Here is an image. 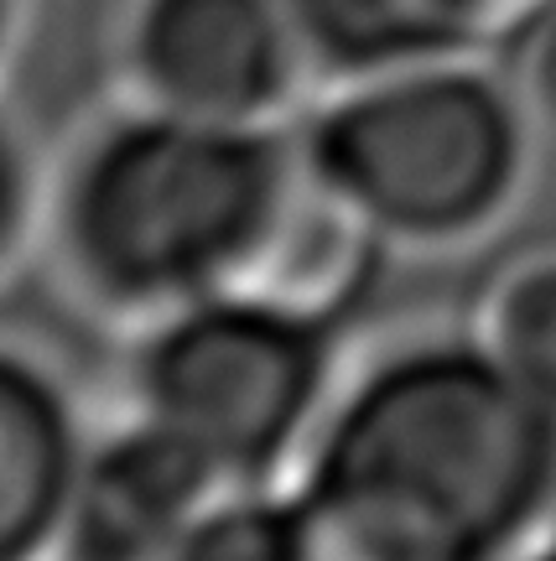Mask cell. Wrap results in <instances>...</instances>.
<instances>
[{
  "label": "cell",
  "mask_w": 556,
  "mask_h": 561,
  "mask_svg": "<svg viewBox=\"0 0 556 561\" xmlns=\"http://www.w3.org/2000/svg\"><path fill=\"white\" fill-rule=\"evenodd\" d=\"M463 318L499 369L556 416V240L504 255Z\"/></svg>",
  "instance_id": "cell-10"
},
{
  "label": "cell",
  "mask_w": 556,
  "mask_h": 561,
  "mask_svg": "<svg viewBox=\"0 0 556 561\" xmlns=\"http://www.w3.org/2000/svg\"><path fill=\"white\" fill-rule=\"evenodd\" d=\"M385 265H390V255L379 250V240L364 229L354 208L307 167L297 146L292 187L281 198L276 224H271L265 250H260V261L245 286L276 301H292V307L313 312V318L349 322Z\"/></svg>",
  "instance_id": "cell-9"
},
{
  "label": "cell",
  "mask_w": 556,
  "mask_h": 561,
  "mask_svg": "<svg viewBox=\"0 0 556 561\" xmlns=\"http://www.w3.org/2000/svg\"><path fill=\"white\" fill-rule=\"evenodd\" d=\"M292 494L343 561H515L556 504V416L468 318L354 339Z\"/></svg>",
  "instance_id": "cell-1"
},
{
  "label": "cell",
  "mask_w": 556,
  "mask_h": 561,
  "mask_svg": "<svg viewBox=\"0 0 556 561\" xmlns=\"http://www.w3.org/2000/svg\"><path fill=\"white\" fill-rule=\"evenodd\" d=\"M515 561H556V504H552V515L541 520V530L525 541V551H520Z\"/></svg>",
  "instance_id": "cell-15"
},
{
  "label": "cell",
  "mask_w": 556,
  "mask_h": 561,
  "mask_svg": "<svg viewBox=\"0 0 556 561\" xmlns=\"http://www.w3.org/2000/svg\"><path fill=\"white\" fill-rule=\"evenodd\" d=\"M115 401L235 494L292 489L349 364V322L229 286L115 333Z\"/></svg>",
  "instance_id": "cell-4"
},
{
  "label": "cell",
  "mask_w": 556,
  "mask_h": 561,
  "mask_svg": "<svg viewBox=\"0 0 556 561\" xmlns=\"http://www.w3.org/2000/svg\"><path fill=\"white\" fill-rule=\"evenodd\" d=\"M47 161H53V146H42L21 125L16 110L0 100V291L26 265H42Z\"/></svg>",
  "instance_id": "cell-12"
},
{
  "label": "cell",
  "mask_w": 556,
  "mask_h": 561,
  "mask_svg": "<svg viewBox=\"0 0 556 561\" xmlns=\"http://www.w3.org/2000/svg\"><path fill=\"white\" fill-rule=\"evenodd\" d=\"M292 130L390 261H463L499 244L552 157L499 47L328 83Z\"/></svg>",
  "instance_id": "cell-3"
},
{
  "label": "cell",
  "mask_w": 556,
  "mask_h": 561,
  "mask_svg": "<svg viewBox=\"0 0 556 561\" xmlns=\"http://www.w3.org/2000/svg\"><path fill=\"white\" fill-rule=\"evenodd\" d=\"M499 5H504V16L515 21V16H525L531 5H541V0H499ZM504 32H510V26H504Z\"/></svg>",
  "instance_id": "cell-16"
},
{
  "label": "cell",
  "mask_w": 556,
  "mask_h": 561,
  "mask_svg": "<svg viewBox=\"0 0 556 561\" xmlns=\"http://www.w3.org/2000/svg\"><path fill=\"white\" fill-rule=\"evenodd\" d=\"M229 494L182 442L104 405L47 561H182Z\"/></svg>",
  "instance_id": "cell-6"
},
{
  "label": "cell",
  "mask_w": 556,
  "mask_h": 561,
  "mask_svg": "<svg viewBox=\"0 0 556 561\" xmlns=\"http://www.w3.org/2000/svg\"><path fill=\"white\" fill-rule=\"evenodd\" d=\"M182 561H343L292 489L229 494Z\"/></svg>",
  "instance_id": "cell-11"
},
{
  "label": "cell",
  "mask_w": 556,
  "mask_h": 561,
  "mask_svg": "<svg viewBox=\"0 0 556 561\" xmlns=\"http://www.w3.org/2000/svg\"><path fill=\"white\" fill-rule=\"evenodd\" d=\"M297 172L292 130L104 94L47 161L42 265L110 333L245 286Z\"/></svg>",
  "instance_id": "cell-2"
},
{
  "label": "cell",
  "mask_w": 556,
  "mask_h": 561,
  "mask_svg": "<svg viewBox=\"0 0 556 561\" xmlns=\"http://www.w3.org/2000/svg\"><path fill=\"white\" fill-rule=\"evenodd\" d=\"M110 94L182 121L292 130L318 94L286 0H115Z\"/></svg>",
  "instance_id": "cell-5"
},
{
  "label": "cell",
  "mask_w": 556,
  "mask_h": 561,
  "mask_svg": "<svg viewBox=\"0 0 556 561\" xmlns=\"http://www.w3.org/2000/svg\"><path fill=\"white\" fill-rule=\"evenodd\" d=\"M26 26H32V0H0V79L11 73L21 42H26Z\"/></svg>",
  "instance_id": "cell-14"
},
{
  "label": "cell",
  "mask_w": 556,
  "mask_h": 561,
  "mask_svg": "<svg viewBox=\"0 0 556 561\" xmlns=\"http://www.w3.org/2000/svg\"><path fill=\"white\" fill-rule=\"evenodd\" d=\"M499 62L510 68L520 100L531 104L541 136L556 151V0H541L510 21V32L499 37Z\"/></svg>",
  "instance_id": "cell-13"
},
{
  "label": "cell",
  "mask_w": 556,
  "mask_h": 561,
  "mask_svg": "<svg viewBox=\"0 0 556 561\" xmlns=\"http://www.w3.org/2000/svg\"><path fill=\"white\" fill-rule=\"evenodd\" d=\"M318 89L457 53H489L504 37L499 0H286Z\"/></svg>",
  "instance_id": "cell-8"
},
{
  "label": "cell",
  "mask_w": 556,
  "mask_h": 561,
  "mask_svg": "<svg viewBox=\"0 0 556 561\" xmlns=\"http://www.w3.org/2000/svg\"><path fill=\"white\" fill-rule=\"evenodd\" d=\"M100 411L42 348L0 333V561H47Z\"/></svg>",
  "instance_id": "cell-7"
}]
</instances>
